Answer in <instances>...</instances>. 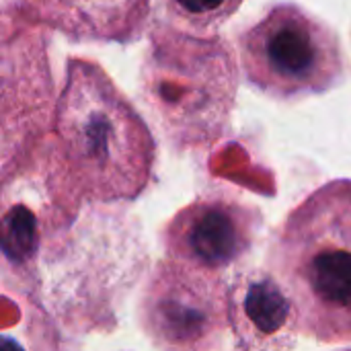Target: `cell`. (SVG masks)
<instances>
[{
    "label": "cell",
    "mask_w": 351,
    "mask_h": 351,
    "mask_svg": "<svg viewBox=\"0 0 351 351\" xmlns=\"http://www.w3.org/2000/svg\"><path fill=\"white\" fill-rule=\"evenodd\" d=\"M154 138L93 60L70 58L51 119L49 187H66L80 202L136 199L150 183Z\"/></svg>",
    "instance_id": "cell-1"
},
{
    "label": "cell",
    "mask_w": 351,
    "mask_h": 351,
    "mask_svg": "<svg viewBox=\"0 0 351 351\" xmlns=\"http://www.w3.org/2000/svg\"><path fill=\"white\" fill-rule=\"evenodd\" d=\"M265 267L292 298L300 335L351 343V179L321 185L286 216Z\"/></svg>",
    "instance_id": "cell-2"
},
{
    "label": "cell",
    "mask_w": 351,
    "mask_h": 351,
    "mask_svg": "<svg viewBox=\"0 0 351 351\" xmlns=\"http://www.w3.org/2000/svg\"><path fill=\"white\" fill-rule=\"evenodd\" d=\"M251 86L274 99H296L333 88L346 68L339 35L294 2L271 4L239 35Z\"/></svg>",
    "instance_id": "cell-3"
},
{
    "label": "cell",
    "mask_w": 351,
    "mask_h": 351,
    "mask_svg": "<svg viewBox=\"0 0 351 351\" xmlns=\"http://www.w3.org/2000/svg\"><path fill=\"white\" fill-rule=\"evenodd\" d=\"M138 321L158 351H214L228 323L224 276L162 259L138 304Z\"/></svg>",
    "instance_id": "cell-4"
},
{
    "label": "cell",
    "mask_w": 351,
    "mask_h": 351,
    "mask_svg": "<svg viewBox=\"0 0 351 351\" xmlns=\"http://www.w3.org/2000/svg\"><path fill=\"white\" fill-rule=\"evenodd\" d=\"M261 214L224 197H199L179 210L162 230L167 259L224 276L241 265L259 234Z\"/></svg>",
    "instance_id": "cell-5"
},
{
    "label": "cell",
    "mask_w": 351,
    "mask_h": 351,
    "mask_svg": "<svg viewBox=\"0 0 351 351\" xmlns=\"http://www.w3.org/2000/svg\"><path fill=\"white\" fill-rule=\"evenodd\" d=\"M228 323L237 351H294L298 315L265 267H241L228 284Z\"/></svg>",
    "instance_id": "cell-6"
},
{
    "label": "cell",
    "mask_w": 351,
    "mask_h": 351,
    "mask_svg": "<svg viewBox=\"0 0 351 351\" xmlns=\"http://www.w3.org/2000/svg\"><path fill=\"white\" fill-rule=\"evenodd\" d=\"M35 19L76 41L130 43L146 27L150 0H27Z\"/></svg>",
    "instance_id": "cell-7"
},
{
    "label": "cell",
    "mask_w": 351,
    "mask_h": 351,
    "mask_svg": "<svg viewBox=\"0 0 351 351\" xmlns=\"http://www.w3.org/2000/svg\"><path fill=\"white\" fill-rule=\"evenodd\" d=\"M171 21L183 31L210 33L224 25L243 0H162Z\"/></svg>",
    "instance_id": "cell-8"
}]
</instances>
